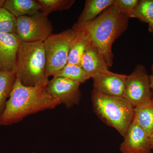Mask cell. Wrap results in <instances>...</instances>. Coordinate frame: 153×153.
Masks as SVG:
<instances>
[{
  "label": "cell",
  "instance_id": "obj_12",
  "mask_svg": "<svg viewBox=\"0 0 153 153\" xmlns=\"http://www.w3.org/2000/svg\"><path fill=\"white\" fill-rule=\"evenodd\" d=\"M80 66L90 78H93L101 71L108 69L103 55L91 44L82 56Z\"/></svg>",
  "mask_w": 153,
  "mask_h": 153
},
{
  "label": "cell",
  "instance_id": "obj_3",
  "mask_svg": "<svg viewBox=\"0 0 153 153\" xmlns=\"http://www.w3.org/2000/svg\"><path fill=\"white\" fill-rule=\"evenodd\" d=\"M15 74L25 86H47L49 76L44 42L22 41L17 56Z\"/></svg>",
  "mask_w": 153,
  "mask_h": 153
},
{
  "label": "cell",
  "instance_id": "obj_13",
  "mask_svg": "<svg viewBox=\"0 0 153 153\" xmlns=\"http://www.w3.org/2000/svg\"><path fill=\"white\" fill-rule=\"evenodd\" d=\"M133 120L150 136L153 133V100L151 99L134 108Z\"/></svg>",
  "mask_w": 153,
  "mask_h": 153
},
{
  "label": "cell",
  "instance_id": "obj_8",
  "mask_svg": "<svg viewBox=\"0 0 153 153\" xmlns=\"http://www.w3.org/2000/svg\"><path fill=\"white\" fill-rule=\"evenodd\" d=\"M81 83L63 77H53L49 80L47 90L53 98L60 100L66 108L79 104L81 97Z\"/></svg>",
  "mask_w": 153,
  "mask_h": 153
},
{
  "label": "cell",
  "instance_id": "obj_20",
  "mask_svg": "<svg viewBox=\"0 0 153 153\" xmlns=\"http://www.w3.org/2000/svg\"><path fill=\"white\" fill-rule=\"evenodd\" d=\"M40 11L46 16L56 11L68 10L75 2L74 0H37Z\"/></svg>",
  "mask_w": 153,
  "mask_h": 153
},
{
  "label": "cell",
  "instance_id": "obj_2",
  "mask_svg": "<svg viewBox=\"0 0 153 153\" xmlns=\"http://www.w3.org/2000/svg\"><path fill=\"white\" fill-rule=\"evenodd\" d=\"M61 104L60 100L49 94L47 86H25L16 77L4 112L0 117V126L18 123L28 116L54 109Z\"/></svg>",
  "mask_w": 153,
  "mask_h": 153
},
{
  "label": "cell",
  "instance_id": "obj_14",
  "mask_svg": "<svg viewBox=\"0 0 153 153\" xmlns=\"http://www.w3.org/2000/svg\"><path fill=\"white\" fill-rule=\"evenodd\" d=\"M4 8L16 18L40 11V6L36 0H6Z\"/></svg>",
  "mask_w": 153,
  "mask_h": 153
},
{
  "label": "cell",
  "instance_id": "obj_19",
  "mask_svg": "<svg viewBox=\"0 0 153 153\" xmlns=\"http://www.w3.org/2000/svg\"><path fill=\"white\" fill-rule=\"evenodd\" d=\"M129 17L149 24L153 20V0H138Z\"/></svg>",
  "mask_w": 153,
  "mask_h": 153
},
{
  "label": "cell",
  "instance_id": "obj_23",
  "mask_svg": "<svg viewBox=\"0 0 153 153\" xmlns=\"http://www.w3.org/2000/svg\"><path fill=\"white\" fill-rule=\"evenodd\" d=\"M151 71H152V74L149 75L151 89L153 92V64L151 66Z\"/></svg>",
  "mask_w": 153,
  "mask_h": 153
},
{
  "label": "cell",
  "instance_id": "obj_25",
  "mask_svg": "<svg viewBox=\"0 0 153 153\" xmlns=\"http://www.w3.org/2000/svg\"><path fill=\"white\" fill-rule=\"evenodd\" d=\"M150 143L152 148V150L153 151V133L149 137Z\"/></svg>",
  "mask_w": 153,
  "mask_h": 153
},
{
  "label": "cell",
  "instance_id": "obj_15",
  "mask_svg": "<svg viewBox=\"0 0 153 153\" xmlns=\"http://www.w3.org/2000/svg\"><path fill=\"white\" fill-rule=\"evenodd\" d=\"M114 0H86L84 9L76 23L89 22L97 17L102 12L112 5Z\"/></svg>",
  "mask_w": 153,
  "mask_h": 153
},
{
  "label": "cell",
  "instance_id": "obj_18",
  "mask_svg": "<svg viewBox=\"0 0 153 153\" xmlns=\"http://www.w3.org/2000/svg\"><path fill=\"white\" fill-rule=\"evenodd\" d=\"M53 77H63L82 84L89 79V76L81 66L67 63L63 68L53 75Z\"/></svg>",
  "mask_w": 153,
  "mask_h": 153
},
{
  "label": "cell",
  "instance_id": "obj_1",
  "mask_svg": "<svg viewBox=\"0 0 153 153\" xmlns=\"http://www.w3.org/2000/svg\"><path fill=\"white\" fill-rule=\"evenodd\" d=\"M129 17L121 12L114 5L110 6L93 20L76 23L72 29L85 34L90 44L103 55L108 67H112L113 44L128 27Z\"/></svg>",
  "mask_w": 153,
  "mask_h": 153
},
{
  "label": "cell",
  "instance_id": "obj_5",
  "mask_svg": "<svg viewBox=\"0 0 153 153\" xmlns=\"http://www.w3.org/2000/svg\"><path fill=\"white\" fill-rule=\"evenodd\" d=\"M77 31L68 29L58 34L52 33L44 41L48 76H53L68 62L71 42Z\"/></svg>",
  "mask_w": 153,
  "mask_h": 153
},
{
  "label": "cell",
  "instance_id": "obj_21",
  "mask_svg": "<svg viewBox=\"0 0 153 153\" xmlns=\"http://www.w3.org/2000/svg\"><path fill=\"white\" fill-rule=\"evenodd\" d=\"M17 18L4 8H0V33H16Z\"/></svg>",
  "mask_w": 153,
  "mask_h": 153
},
{
  "label": "cell",
  "instance_id": "obj_17",
  "mask_svg": "<svg viewBox=\"0 0 153 153\" xmlns=\"http://www.w3.org/2000/svg\"><path fill=\"white\" fill-rule=\"evenodd\" d=\"M16 78L15 73L0 70V117L4 112Z\"/></svg>",
  "mask_w": 153,
  "mask_h": 153
},
{
  "label": "cell",
  "instance_id": "obj_10",
  "mask_svg": "<svg viewBox=\"0 0 153 153\" xmlns=\"http://www.w3.org/2000/svg\"><path fill=\"white\" fill-rule=\"evenodd\" d=\"M127 75L117 74L108 69L101 71L92 78L93 90L112 96L123 97Z\"/></svg>",
  "mask_w": 153,
  "mask_h": 153
},
{
  "label": "cell",
  "instance_id": "obj_28",
  "mask_svg": "<svg viewBox=\"0 0 153 153\" xmlns=\"http://www.w3.org/2000/svg\"><path fill=\"white\" fill-rule=\"evenodd\" d=\"M33 153H35V152H33Z\"/></svg>",
  "mask_w": 153,
  "mask_h": 153
},
{
  "label": "cell",
  "instance_id": "obj_4",
  "mask_svg": "<svg viewBox=\"0 0 153 153\" xmlns=\"http://www.w3.org/2000/svg\"><path fill=\"white\" fill-rule=\"evenodd\" d=\"M91 99L94 111L97 116L124 137L133 119L132 105L123 97L106 95L94 90Z\"/></svg>",
  "mask_w": 153,
  "mask_h": 153
},
{
  "label": "cell",
  "instance_id": "obj_11",
  "mask_svg": "<svg viewBox=\"0 0 153 153\" xmlns=\"http://www.w3.org/2000/svg\"><path fill=\"white\" fill-rule=\"evenodd\" d=\"M123 137L120 147L122 153H152L149 137L134 121Z\"/></svg>",
  "mask_w": 153,
  "mask_h": 153
},
{
  "label": "cell",
  "instance_id": "obj_22",
  "mask_svg": "<svg viewBox=\"0 0 153 153\" xmlns=\"http://www.w3.org/2000/svg\"><path fill=\"white\" fill-rule=\"evenodd\" d=\"M138 2V0H114V5L122 13L129 16Z\"/></svg>",
  "mask_w": 153,
  "mask_h": 153
},
{
  "label": "cell",
  "instance_id": "obj_16",
  "mask_svg": "<svg viewBox=\"0 0 153 153\" xmlns=\"http://www.w3.org/2000/svg\"><path fill=\"white\" fill-rule=\"evenodd\" d=\"M76 31L77 33L70 46L67 63L80 66L82 56L90 42L84 33L79 30Z\"/></svg>",
  "mask_w": 153,
  "mask_h": 153
},
{
  "label": "cell",
  "instance_id": "obj_26",
  "mask_svg": "<svg viewBox=\"0 0 153 153\" xmlns=\"http://www.w3.org/2000/svg\"><path fill=\"white\" fill-rule=\"evenodd\" d=\"M6 0H0V8H4Z\"/></svg>",
  "mask_w": 153,
  "mask_h": 153
},
{
  "label": "cell",
  "instance_id": "obj_6",
  "mask_svg": "<svg viewBox=\"0 0 153 153\" xmlns=\"http://www.w3.org/2000/svg\"><path fill=\"white\" fill-rule=\"evenodd\" d=\"M53 31L52 23L41 11L17 18L16 33L22 42H44Z\"/></svg>",
  "mask_w": 153,
  "mask_h": 153
},
{
  "label": "cell",
  "instance_id": "obj_9",
  "mask_svg": "<svg viewBox=\"0 0 153 153\" xmlns=\"http://www.w3.org/2000/svg\"><path fill=\"white\" fill-rule=\"evenodd\" d=\"M21 42L16 33H0V70L15 74Z\"/></svg>",
  "mask_w": 153,
  "mask_h": 153
},
{
  "label": "cell",
  "instance_id": "obj_7",
  "mask_svg": "<svg viewBox=\"0 0 153 153\" xmlns=\"http://www.w3.org/2000/svg\"><path fill=\"white\" fill-rule=\"evenodd\" d=\"M152 95L147 71L143 65L138 64L131 74L127 76L123 97L134 108L151 99Z\"/></svg>",
  "mask_w": 153,
  "mask_h": 153
},
{
  "label": "cell",
  "instance_id": "obj_27",
  "mask_svg": "<svg viewBox=\"0 0 153 153\" xmlns=\"http://www.w3.org/2000/svg\"><path fill=\"white\" fill-rule=\"evenodd\" d=\"M152 99L153 100V97H152Z\"/></svg>",
  "mask_w": 153,
  "mask_h": 153
},
{
  "label": "cell",
  "instance_id": "obj_24",
  "mask_svg": "<svg viewBox=\"0 0 153 153\" xmlns=\"http://www.w3.org/2000/svg\"><path fill=\"white\" fill-rule=\"evenodd\" d=\"M149 30L150 33H153V20L149 24Z\"/></svg>",
  "mask_w": 153,
  "mask_h": 153
}]
</instances>
